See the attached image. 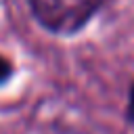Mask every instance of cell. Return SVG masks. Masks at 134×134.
I'll use <instances>...</instances> for the list:
<instances>
[{
    "mask_svg": "<svg viewBox=\"0 0 134 134\" xmlns=\"http://www.w3.org/2000/svg\"><path fill=\"white\" fill-rule=\"evenodd\" d=\"M105 0H27L34 19L50 34L73 36L100 10Z\"/></svg>",
    "mask_w": 134,
    "mask_h": 134,
    "instance_id": "cell-1",
    "label": "cell"
},
{
    "mask_svg": "<svg viewBox=\"0 0 134 134\" xmlns=\"http://www.w3.org/2000/svg\"><path fill=\"white\" fill-rule=\"evenodd\" d=\"M10 75H13V63H10L4 54H0V86H2L4 82H8Z\"/></svg>",
    "mask_w": 134,
    "mask_h": 134,
    "instance_id": "cell-2",
    "label": "cell"
},
{
    "mask_svg": "<svg viewBox=\"0 0 134 134\" xmlns=\"http://www.w3.org/2000/svg\"><path fill=\"white\" fill-rule=\"evenodd\" d=\"M126 117H128V121H134V84L130 86V92H128V107H126Z\"/></svg>",
    "mask_w": 134,
    "mask_h": 134,
    "instance_id": "cell-3",
    "label": "cell"
}]
</instances>
